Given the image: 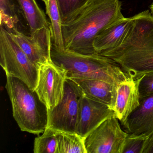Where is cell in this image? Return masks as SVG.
<instances>
[{
	"instance_id": "18",
	"label": "cell",
	"mask_w": 153,
	"mask_h": 153,
	"mask_svg": "<svg viewBox=\"0 0 153 153\" xmlns=\"http://www.w3.org/2000/svg\"><path fill=\"white\" fill-rule=\"evenodd\" d=\"M34 153H59L57 131L46 128L42 135L35 139Z\"/></svg>"
},
{
	"instance_id": "6",
	"label": "cell",
	"mask_w": 153,
	"mask_h": 153,
	"mask_svg": "<svg viewBox=\"0 0 153 153\" xmlns=\"http://www.w3.org/2000/svg\"><path fill=\"white\" fill-rule=\"evenodd\" d=\"M84 95L81 88L71 79L67 78L60 102L48 109L47 128L69 133H76L79 112V102Z\"/></svg>"
},
{
	"instance_id": "9",
	"label": "cell",
	"mask_w": 153,
	"mask_h": 153,
	"mask_svg": "<svg viewBox=\"0 0 153 153\" xmlns=\"http://www.w3.org/2000/svg\"><path fill=\"white\" fill-rule=\"evenodd\" d=\"M9 33L30 60L38 68L51 60V50L53 44L51 26L36 30L30 33L29 36L17 29Z\"/></svg>"
},
{
	"instance_id": "20",
	"label": "cell",
	"mask_w": 153,
	"mask_h": 153,
	"mask_svg": "<svg viewBox=\"0 0 153 153\" xmlns=\"http://www.w3.org/2000/svg\"><path fill=\"white\" fill-rule=\"evenodd\" d=\"M148 138L144 135L128 134L122 153H142L145 142Z\"/></svg>"
},
{
	"instance_id": "15",
	"label": "cell",
	"mask_w": 153,
	"mask_h": 153,
	"mask_svg": "<svg viewBox=\"0 0 153 153\" xmlns=\"http://www.w3.org/2000/svg\"><path fill=\"white\" fill-rule=\"evenodd\" d=\"M16 1L29 27L30 33L51 27L45 13L39 7L36 0H16Z\"/></svg>"
},
{
	"instance_id": "22",
	"label": "cell",
	"mask_w": 153,
	"mask_h": 153,
	"mask_svg": "<svg viewBox=\"0 0 153 153\" xmlns=\"http://www.w3.org/2000/svg\"><path fill=\"white\" fill-rule=\"evenodd\" d=\"M142 153H153V133L146 140Z\"/></svg>"
},
{
	"instance_id": "13",
	"label": "cell",
	"mask_w": 153,
	"mask_h": 153,
	"mask_svg": "<svg viewBox=\"0 0 153 153\" xmlns=\"http://www.w3.org/2000/svg\"><path fill=\"white\" fill-rule=\"evenodd\" d=\"M71 79L77 84L84 95L108 105L114 111L118 85H114L102 80L90 79Z\"/></svg>"
},
{
	"instance_id": "4",
	"label": "cell",
	"mask_w": 153,
	"mask_h": 153,
	"mask_svg": "<svg viewBox=\"0 0 153 153\" xmlns=\"http://www.w3.org/2000/svg\"><path fill=\"white\" fill-rule=\"evenodd\" d=\"M6 88L20 130L37 135L43 133L48 124V109L35 90L13 76H7Z\"/></svg>"
},
{
	"instance_id": "19",
	"label": "cell",
	"mask_w": 153,
	"mask_h": 153,
	"mask_svg": "<svg viewBox=\"0 0 153 153\" xmlns=\"http://www.w3.org/2000/svg\"><path fill=\"white\" fill-rule=\"evenodd\" d=\"M89 0H57L62 23L85 6Z\"/></svg>"
},
{
	"instance_id": "12",
	"label": "cell",
	"mask_w": 153,
	"mask_h": 153,
	"mask_svg": "<svg viewBox=\"0 0 153 153\" xmlns=\"http://www.w3.org/2000/svg\"><path fill=\"white\" fill-rule=\"evenodd\" d=\"M122 126L128 134L151 136L153 133V95L140 100V105Z\"/></svg>"
},
{
	"instance_id": "10",
	"label": "cell",
	"mask_w": 153,
	"mask_h": 153,
	"mask_svg": "<svg viewBox=\"0 0 153 153\" xmlns=\"http://www.w3.org/2000/svg\"><path fill=\"white\" fill-rule=\"evenodd\" d=\"M115 116L108 105L82 96L79 102V112L76 133L86 137L106 119Z\"/></svg>"
},
{
	"instance_id": "1",
	"label": "cell",
	"mask_w": 153,
	"mask_h": 153,
	"mask_svg": "<svg viewBox=\"0 0 153 153\" xmlns=\"http://www.w3.org/2000/svg\"><path fill=\"white\" fill-rule=\"evenodd\" d=\"M120 0H89L62 23L65 50L94 54L95 39L106 27L124 17Z\"/></svg>"
},
{
	"instance_id": "3",
	"label": "cell",
	"mask_w": 153,
	"mask_h": 153,
	"mask_svg": "<svg viewBox=\"0 0 153 153\" xmlns=\"http://www.w3.org/2000/svg\"><path fill=\"white\" fill-rule=\"evenodd\" d=\"M51 59L65 70L67 78L97 79L118 85L130 77L114 60L101 54L60 50L52 44Z\"/></svg>"
},
{
	"instance_id": "21",
	"label": "cell",
	"mask_w": 153,
	"mask_h": 153,
	"mask_svg": "<svg viewBox=\"0 0 153 153\" xmlns=\"http://www.w3.org/2000/svg\"><path fill=\"white\" fill-rule=\"evenodd\" d=\"M140 100L153 95V72L142 76L139 86Z\"/></svg>"
},
{
	"instance_id": "5",
	"label": "cell",
	"mask_w": 153,
	"mask_h": 153,
	"mask_svg": "<svg viewBox=\"0 0 153 153\" xmlns=\"http://www.w3.org/2000/svg\"><path fill=\"white\" fill-rule=\"evenodd\" d=\"M0 64L7 76L17 78L35 90L39 68L30 60L9 32L2 26L0 28Z\"/></svg>"
},
{
	"instance_id": "11",
	"label": "cell",
	"mask_w": 153,
	"mask_h": 153,
	"mask_svg": "<svg viewBox=\"0 0 153 153\" xmlns=\"http://www.w3.org/2000/svg\"><path fill=\"white\" fill-rule=\"evenodd\" d=\"M142 77L137 79L129 77L117 86L114 111L121 126L140 105L139 86Z\"/></svg>"
},
{
	"instance_id": "7",
	"label": "cell",
	"mask_w": 153,
	"mask_h": 153,
	"mask_svg": "<svg viewBox=\"0 0 153 153\" xmlns=\"http://www.w3.org/2000/svg\"><path fill=\"white\" fill-rule=\"evenodd\" d=\"M128 134L115 116L110 117L85 137L87 153H122Z\"/></svg>"
},
{
	"instance_id": "17",
	"label": "cell",
	"mask_w": 153,
	"mask_h": 153,
	"mask_svg": "<svg viewBox=\"0 0 153 153\" xmlns=\"http://www.w3.org/2000/svg\"><path fill=\"white\" fill-rule=\"evenodd\" d=\"M19 7L16 0H0L1 26L9 32L17 29Z\"/></svg>"
},
{
	"instance_id": "23",
	"label": "cell",
	"mask_w": 153,
	"mask_h": 153,
	"mask_svg": "<svg viewBox=\"0 0 153 153\" xmlns=\"http://www.w3.org/2000/svg\"><path fill=\"white\" fill-rule=\"evenodd\" d=\"M150 10H151V13L152 16H153V3L151 4L150 7Z\"/></svg>"
},
{
	"instance_id": "24",
	"label": "cell",
	"mask_w": 153,
	"mask_h": 153,
	"mask_svg": "<svg viewBox=\"0 0 153 153\" xmlns=\"http://www.w3.org/2000/svg\"><path fill=\"white\" fill-rule=\"evenodd\" d=\"M42 1L44 2L45 4V7H47V5H48V0H42Z\"/></svg>"
},
{
	"instance_id": "2",
	"label": "cell",
	"mask_w": 153,
	"mask_h": 153,
	"mask_svg": "<svg viewBox=\"0 0 153 153\" xmlns=\"http://www.w3.org/2000/svg\"><path fill=\"white\" fill-rule=\"evenodd\" d=\"M131 18V26L121 43L99 54L113 60L137 79L153 72V16L147 10Z\"/></svg>"
},
{
	"instance_id": "14",
	"label": "cell",
	"mask_w": 153,
	"mask_h": 153,
	"mask_svg": "<svg viewBox=\"0 0 153 153\" xmlns=\"http://www.w3.org/2000/svg\"><path fill=\"white\" fill-rule=\"evenodd\" d=\"M131 24V17H124L102 31L94 42L96 53L100 54L119 46L127 35Z\"/></svg>"
},
{
	"instance_id": "8",
	"label": "cell",
	"mask_w": 153,
	"mask_h": 153,
	"mask_svg": "<svg viewBox=\"0 0 153 153\" xmlns=\"http://www.w3.org/2000/svg\"><path fill=\"white\" fill-rule=\"evenodd\" d=\"M67 79L66 71L51 59L39 67L35 90L48 109L56 106L62 99Z\"/></svg>"
},
{
	"instance_id": "16",
	"label": "cell",
	"mask_w": 153,
	"mask_h": 153,
	"mask_svg": "<svg viewBox=\"0 0 153 153\" xmlns=\"http://www.w3.org/2000/svg\"><path fill=\"white\" fill-rule=\"evenodd\" d=\"M59 153H87L84 138L76 133L57 131Z\"/></svg>"
}]
</instances>
